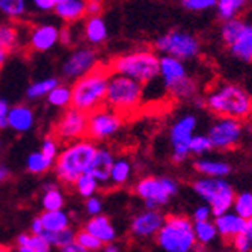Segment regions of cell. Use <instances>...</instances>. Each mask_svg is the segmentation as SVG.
Masks as SVG:
<instances>
[{"label": "cell", "instance_id": "cell-59", "mask_svg": "<svg viewBox=\"0 0 252 252\" xmlns=\"http://www.w3.org/2000/svg\"><path fill=\"white\" fill-rule=\"evenodd\" d=\"M0 252H8V249H6L5 246H2V245H0Z\"/></svg>", "mask_w": 252, "mask_h": 252}, {"label": "cell", "instance_id": "cell-5", "mask_svg": "<svg viewBox=\"0 0 252 252\" xmlns=\"http://www.w3.org/2000/svg\"><path fill=\"white\" fill-rule=\"evenodd\" d=\"M160 58L151 50H134L112 62V74L126 76L141 85H148L158 77Z\"/></svg>", "mask_w": 252, "mask_h": 252}, {"label": "cell", "instance_id": "cell-48", "mask_svg": "<svg viewBox=\"0 0 252 252\" xmlns=\"http://www.w3.org/2000/svg\"><path fill=\"white\" fill-rule=\"evenodd\" d=\"M61 2L63 0H32V5L39 11H50L55 9Z\"/></svg>", "mask_w": 252, "mask_h": 252}, {"label": "cell", "instance_id": "cell-10", "mask_svg": "<svg viewBox=\"0 0 252 252\" xmlns=\"http://www.w3.org/2000/svg\"><path fill=\"white\" fill-rule=\"evenodd\" d=\"M156 49L163 56H171L186 62L199 53V41L185 31H171L156 39Z\"/></svg>", "mask_w": 252, "mask_h": 252}, {"label": "cell", "instance_id": "cell-22", "mask_svg": "<svg viewBox=\"0 0 252 252\" xmlns=\"http://www.w3.org/2000/svg\"><path fill=\"white\" fill-rule=\"evenodd\" d=\"M231 55L243 62H252V25L245 23L237 38L228 45Z\"/></svg>", "mask_w": 252, "mask_h": 252}, {"label": "cell", "instance_id": "cell-29", "mask_svg": "<svg viewBox=\"0 0 252 252\" xmlns=\"http://www.w3.org/2000/svg\"><path fill=\"white\" fill-rule=\"evenodd\" d=\"M41 204H42V207H44V212L62 210L63 204H65L63 193L58 189L56 185H47V186L44 188Z\"/></svg>", "mask_w": 252, "mask_h": 252}, {"label": "cell", "instance_id": "cell-8", "mask_svg": "<svg viewBox=\"0 0 252 252\" xmlns=\"http://www.w3.org/2000/svg\"><path fill=\"white\" fill-rule=\"evenodd\" d=\"M193 192L207 204L213 212V216H219L233 209L236 192L225 178L201 177L193 181Z\"/></svg>", "mask_w": 252, "mask_h": 252}, {"label": "cell", "instance_id": "cell-15", "mask_svg": "<svg viewBox=\"0 0 252 252\" xmlns=\"http://www.w3.org/2000/svg\"><path fill=\"white\" fill-rule=\"evenodd\" d=\"M97 65V55L91 49H79L70 55L62 66V73L68 79H80Z\"/></svg>", "mask_w": 252, "mask_h": 252}, {"label": "cell", "instance_id": "cell-35", "mask_svg": "<svg viewBox=\"0 0 252 252\" xmlns=\"http://www.w3.org/2000/svg\"><path fill=\"white\" fill-rule=\"evenodd\" d=\"M47 100L55 107L71 106V88L65 85H56L47 95Z\"/></svg>", "mask_w": 252, "mask_h": 252}, {"label": "cell", "instance_id": "cell-45", "mask_svg": "<svg viewBox=\"0 0 252 252\" xmlns=\"http://www.w3.org/2000/svg\"><path fill=\"white\" fill-rule=\"evenodd\" d=\"M0 44L3 45L6 50L15 47L17 44V32L11 26H0Z\"/></svg>", "mask_w": 252, "mask_h": 252}, {"label": "cell", "instance_id": "cell-36", "mask_svg": "<svg viewBox=\"0 0 252 252\" xmlns=\"http://www.w3.org/2000/svg\"><path fill=\"white\" fill-rule=\"evenodd\" d=\"M41 236L45 237V240H47L52 248H63L66 245H71L76 242V233L71 230V228H66V230H62V231H56V233H47L44 231Z\"/></svg>", "mask_w": 252, "mask_h": 252}, {"label": "cell", "instance_id": "cell-6", "mask_svg": "<svg viewBox=\"0 0 252 252\" xmlns=\"http://www.w3.org/2000/svg\"><path fill=\"white\" fill-rule=\"evenodd\" d=\"M158 77L171 97L181 101L193 100L196 97L198 86L189 76L186 63L183 61L171 56H162L158 61Z\"/></svg>", "mask_w": 252, "mask_h": 252}, {"label": "cell", "instance_id": "cell-19", "mask_svg": "<svg viewBox=\"0 0 252 252\" xmlns=\"http://www.w3.org/2000/svg\"><path fill=\"white\" fill-rule=\"evenodd\" d=\"M59 41V31L52 25H42L31 32V47L36 52H49Z\"/></svg>", "mask_w": 252, "mask_h": 252}, {"label": "cell", "instance_id": "cell-41", "mask_svg": "<svg viewBox=\"0 0 252 252\" xmlns=\"http://www.w3.org/2000/svg\"><path fill=\"white\" fill-rule=\"evenodd\" d=\"M213 150L212 142L209 139L207 134H193L192 141L189 144V153L195 154V156H204Z\"/></svg>", "mask_w": 252, "mask_h": 252}, {"label": "cell", "instance_id": "cell-12", "mask_svg": "<svg viewBox=\"0 0 252 252\" xmlns=\"http://www.w3.org/2000/svg\"><path fill=\"white\" fill-rule=\"evenodd\" d=\"M123 120L124 118L115 110L109 109L107 106H101L97 110L88 113L86 137L93 142L109 139V137L115 136L120 131Z\"/></svg>", "mask_w": 252, "mask_h": 252}, {"label": "cell", "instance_id": "cell-9", "mask_svg": "<svg viewBox=\"0 0 252 252\" xmlns=\"http://www.w3.org/2000/svg\"><path fill=\"white\" fill-rule=\"evenodd\" d=\"M134 192L145 202V209L158 210L178 193V183L171 177H145L136 183Z\"/></svg>", "mask_w": 252, "mask_h": 252}, {"label": "cell", "instance_id": "cell-49", "mask_svg": "<svg viewBox=\"0 0 252 252\" xmlns=\"http://www.w3.org/2000/svg\"><path fill=\"white\" fill-rule=\"evenodd\" d=\"M100 0H86L85 2V14H88L89 17H97L100 14Z\"/></svg>", "mask_w": 252, "mask_h": 252}, {"label": "cell", "instance_id": "cell-54", "mask_svg": "<svg viewBox=\"0 0 252 252\" xmlns=\"http://www.w3.org/2000/svg\"><path fill=\"white\" fill-rule=\"evenodd\" d=\"M9 177V169L5 165H0V183H3Z\"/></svg>", "mask_w": 252, "mask_h": 252}, {"label": "cell", "instance_id": "cell-37", "mask_svg": "<svg viewBox=\"0 0 252 252\" xmlns=\"http://www.w3.org/2000/svg\"><path fill=\"white\" fill-rule=\"evenodd\" d=\"M74 186H76V190L77 193L82 196V198H91V196H95L97 190H98V183L94 177H91L89 174H83L80 175L76 183H74Z\"/></svg>", "mask_w": 252, "mask_h": 252}, {"label": "cell", "instance_id": "cell-24", "mask_svg": "<svg viewBox=\"0 0 252 252\" xmlns=\"http://www.w3.org/2000/svg\"><path fill=\"white\" fill-rule=\"evenodd\" d=\"M39 220L44 226V231L47 233H56L70 228V216L66 212L62 210H53V212H44L39 216Z\"/></svg>", "mask_w": 252, "mask_h": 252}, {"label": "cell", "instance_id": "cell-28", "mask_svg": "<svg viewBox=\"0 0 252 252\" xmlns=\"http://www.w3.org/2000/svg\"><path fill=\"white\" fill-rule=\"evenodd\" d=\"M193 234H195L196 245L209 246L216 240L218 230H216L215 222L212 219L204 220V222H193Z\"/></svg>", "mask_w": 252, "mask_h": 252}, {"label": "cell", "instance_id": "cell-32", "mask_svg": "<svg viewBox=\"0 0 252 252\" xmlns=\"http://www.w3.org/2000/svg\"><path fill=\"white\" fill-rule=\"evenodd\" d=\"M53 165H55V160L49 158L47 156H44L41 151L31 153L26 160V168L32 174H44L50 168H53Z\"/></svg>", "mask_w": 252, "mask_h": 252}, {"label": "cell", "instance_id": "cell-34", "mask_svg": "<svg viewBox=\"0 0 252 252\" xmlns=\"http://www.w3.org/2000/svg\"><path fill=\"white\" fill-rule=\"evenodd\" d=\"M231 210L245 220L251 219L252 218V192L236 193Z\"/></svg>", "mask_w": 252, "mask_h": 252}, {"label": "cell", "instance_id": "cell-60", "mask_svg": "<svg viewBox=\"0 0 252 252\" xmlns=\"http://www.w3.org/2000/svg\"><path fill=\"white\" fill-rule=\"evenodd\" d=\"M8 252H20L18 249H8Z\"/></svg>", "mask_w": 252, "mask_h": 252}, {"label": "cell", "instance_id": "cell-16", "mask_svg": "<svg viewBox=\"0 0 252 252\" xmlns=\"http://www.w3.org/2000/svg\"><path fill=\"white\" fill-rule=\"evenodd\" d=\"M165 222L163 215L158 210L145 209L144 212L137 213L130 223V231L137 239H151L156 237Z\"/></svg>", "mask_w": 252, "mask_h": 252}, {"label": "cell", "instance_id": "cell-52", "mask_svg": "<svg viewBox=\"0 0 252 252\" xmlns=\"http://www.w3.org/2000/svg\"><path fill=\"white\" fill-rule=\"evenodd\" d=\"M59 252H88V251H85L80 245H77V243L74 242V243H71V245H66V246H63V248H61Z\"/></svg>", "mask_w": 252, "mask_h": 252}, {"label": "cell", "instance_id": "cell-7", "mask_svg": "<svg viewBox=\"0 0 252 252\" xmlns=\"http://www.w3.org/2000/svg\"><path fill=\"white\" fill-rule=\"evenodd\" d=\"M157 245L165 252H192L196 246L193 222L181 215H171L156 236Z\"/></svg>", "mask_w": 252, "mask_h": 252}, {"label": "cell", "instance_id": "cell-56", "mask_svg": "<svg viewBox=\"0 0 252 252\" xmlns=\"http://www.w3.org/2000/svg\"><path fill=\"white\" fill-rule=\"evenodd\" d=\"M103 252H121V249L117 248V246H113V245L110 243V245H106V248L103 249Z\"/></svg>", "mask_w": 252, "mask_h": 252}, {"label": "cell", "instance_id": "cell-50", "mask_svg": "<svg viewBox=\"0 0 252 252\" xmlns=\"http://www.w3.org/2000/svg\"><path fill=\"white\" fill-rule=\"evenodd\" d=\"M59 41H61L62 44H65V45H70V44L73 42V35H71V32L68 31V29L61 31V32H59Z\"/></svg>", "mask_w": 252, "mask_h": 252}, {"label": "cell", "instance_id": "cell-27", "mask_svg": "<svg viewBox=\"0 0 252 252\" xmlns=\"http://www.w3.org/2000/svg\"><path fill=\"white\" fill-rule=\"evenodd\" d=\"M85 36L91 44H101L107 38V28L103 18L89 17L85 26Z\"/></svg>", "mask_w": 252, "mask_h": 252}, {"label": "cell", "instance_id": "cell-53", "mask_svg": "<svg viewBox=\"0 0 252 252\" xmlns=\"http://www.w3.org/2000/svg\"><path fill=\"white\" fill-rule=\"evenodd\" d=\"M11 110V106L9 103L5 100V98H0V118H6L8 113Z\"/></svg>", "mask_w": 252, "mask_h": 252}, {"label": "cell", "instance_id": "cell-21", "mask_svg": "<svg viewBox=\"0 0 252 252\" xmlns=\"http://www.w3.org/2000/svg\"><path fill=\"white\" fill-rule=\"evenodd\" d=\"M195 171L201 177L209 178H226L231 174V165L220 158H205L199 157L195 162Z\"/></svg>", "mask_w": 252, "mask_h": 252}, {"label": "cell", "instance_id": "cell-46", "mask_svg": "<svg viewBox=\"0 0 252 252\" xmlns=\"http://www.w3.org/2000/svg\"><path fill=\"white\" fill-rule=\"evenodd\" d=\"M213 216V212L212 209L209 207L207 204H199L193 209V213H192V222H204V220H210Z\"/></svg>", "mask_w": 252, "mask_h": 252}, {"label": "cell", "instance_id": "cell-3", "mask_svg": "<svg viewBox=\"0 0 252 252\" xmlns=\"http://www.w3.org/2000/svg\"><path fill=\"white\" fill-rule=\"evenodd\" d=\"M110 73L107 68L95 66L83 77L77 79L71 88V106L85 113H91L104 106Z\"/></svg>", "mask_w": 252, "mask_h": 252}, {"label": "cell", "instance_id": "cell-20", "mask_svg": "<svg viewBox=\"0 0 252 252\" xmlns=\"http://www.w3.org/2000/svg\"><path fill=\"white\" fill-rule=\"evenodd\" d=\"M89 234H93L94 237H97L103 245H110L113 240L117 239V230L113 223L110 222V219L107 216L98 215L91 218L86 223L85 228Z\"/></svg>", "mask_w": 252, "mask_h": 252}, {"label": "cell", "instance_id": "cell-18", "mask_svg": "<svg viewBox=\"0 0 252 252\" xmlns=\"http://www.w3.org/2000/svg\"><path fill=\"white\" fill-rule=\"evenodd\" d=\"M213 222L218 230V236L228 239V240H233L236 236H239L243 231L245 223H246V220L242 219L239 215H236L233 210L222 213L219 216H215Z\"/></svg>", "mask_w": 252, "mask_h": 252}, {"label": "cell", "instance_id": "cell-13", "mask_svg": "<svg viewBox=\"0 0 252 252\" xmlns=\"http://www.w3.org/2000/svg\"><path fill=\"white\" fill-rule=\"evenodd\" d=\"M243 124L234 118L218 117V120L209 128V139L212 142L213 150L228 151L239 145L243 137Z\"/></svg>", "mask_w": 252, "mask_h": 252}, {"label": "cell", "instance_id": "cell-38", "mask_svg": "<svg viewBox=\"0 0 252 252\" xmlns=\"http://www.w3.org/2000/svg\"><path fill=\"white\" fill-rule=\"evenodd\" d=\"M243 26H245V21L240 20L239 17L233 18V20H228V21H223V25L220 26V38H222V41L226 45H230L237 38V35L243 29Z\"/></svg>", "mask_w": 252, "mask_h": 252}, {"label": "cell", "instance_id": "cell-23", "mask_svg": "<svg viewBox=\"0 0 252 252\" xmlns=\"http://www.w3.org/2000/svg\"><path fill=\"white\" fill-rule=\"evenodd\" d=\"M33 121H35V117H33L32 109L23 104L11 107L6 117L8 127H11L14 131H18V133L29 131L33 126Z\"/></svg>", "mask_w": 252, "mask_h": 252}, {"label": "cell", "instance_id": "cell-31", "mask_svg": "<svg viewBox=\"0 0 252 252\" xmlns=\"http://www.w3.org/2000/svg\"><path fill=\"white\" fill-rule=\"evenodd\" d=\"M246 0H218L216 3V12L218 17L222 21H228L237 18V15L240 14V11L243 9Z\"/></svg>", "mask_w": 252, "mask_h": 252}, {"label": "cell", "instance_id": "cell-33", "mask_svg": "<svg viewBox=\"0 0 252 252\" xmlns=\"http://www.w3.org/2000/svg\"><path fill=\"white\" fill-rule=\"evenodd\" d=\"M59 85L58 79L55 77H47V79H41V80H36L33 82L28 91H26V95L29 100H36V98H41V97H45V95H49L50 91Z\"/></svg>", "mask_w": 252, "mask_h": 252}, {"label": "cell", "instance_id": "cell-4", "mask_svg": "<svg viewBox=\"0 0 252 252\" xmlns=\"http://www.w3.org/2000/svg\"><path fill=\"white\" fill-rule=\"evenodd\" d=\"M144 100V88L126 76L110 74L104 104L124 117H131L141 107Z\"/></svg>", "mask_w": 252, "mask_h": 252}, {"label": "cell", "instance_id": "cell-51", "mask_svg": "<svg viewBox=\"0 0 252 252\" xmlns=\"http://www.w3.org/2000/svg\"><path fill=\"white\" fill-rule=\"evenodd\" d=\"M31 233H32V234H38V236H41V234L44 233V226H42V223H41L39 218H36V219H33V220H32V225H31Z\"/></svg>", "mask_w": 252, "mask_h": 252}, {"label": "cell", "instance_id": "cell-47", "mask_svg": "<svg viewBox=\"0 0 252 252\" xmlns=\"http://www.w3.org/2000/svg\"><path fill=\"white\" fill-rule=\"evenodd\" d=\"M86 213L91 216V218H94V216H98L101 215V210H103V202L98 196H91L86 199Z\"/></svg>", "mask_w": 252, "mask_h": 252}, {"label": "cell", "instance_id": "cell-26", "mask_svg": "<svg viewBox=\"0 0 252 252\" xmlns=\"http://www.w3.org/2000/svg\"><path fill=\"white\" fill-rule=\"evenodd\" d=\"M55 11L65 21H76L85 15V2L82 0H63L55 8Z\"/></svg>", "mask_w": 252, "mask_h": 252}, {"label": "cell", "instance_id": "cell-42", "mask_svg": "<svg viewBox=\"0 0 252 252\" xmlns=\"http://www.w3.org/2000/svg\"><path fill=\"white\" fill-rule=\"evenodd\" d=\"M76 243L80 245L88 252H97V251H101L103 248V243L93 234H89L86 230H82L76 234Z\"/></svg>", "mask_w": 252, "mask_h": 252}, {"label": "cell", "instance_id": "cell-1", "mask_svg": "<svg viewBox=\"0 0 252 252\" xmlns=\"http://www.w3.org/2000/svg\"><path fill=\"white\" fill-rule=\"evenodd\" d=\"M207 107L216 117L248 120L252 115V97L246 89L236 83H220L204 98Z\"/></svg>", "mask_w": 252, "mask_h": 252}, {"label": "cell", "instance_id": "cell-2", "mask_svg": "<svg viewBox=\"0 0 252 252\" xmlns=\"http://www.w3.org/2000/svg\"><path fill=\"white\" fill-rule=\"evenodd\" d=\"M97 151L95 144L83 137L76 142L66 144L63 150L58 154L55 160V172L56 177L63 183V185L71 186L76 183V180L88 172L89 163L93 160L94 154Z\"/></svg>", "mask_w": 252, "mask_h": 252}, {"label": "cell", "instance_id": "cell-58", "mask_svg": "<svg viewBox=\"0 0 252 252\" xmlns=\"http://www.w3.org/2000/svg\"><path fill=\"white\" fill-rule=\"evenodd\" d=\"M18 251H20V252H32V251H29V249H25V248H18Z\"/></svg>", "mask_w": 252, "mask_h": 252}, {"label": "cell", "instance_id": "cell-30", "mask_svg": "<svg viewBox=\"0 0 252 252\" xmlns=\"http://www.w3.org/2000/svg\"><path fill=\"white\" fill-rule=\"evenodd\" d=\"M17 245L18 248H25L32 252H50L52 251V245L45 240L44 236H38L32 233L20 234L17 239Z\"/></svg>", "mask_w": 252, "mask_h": 252}, {"label": "cell", "instance_id": "cell-43", "mask_svg": "<svg viewBox=\"0 0 252 252\" xmlns=\"http://www.w3.org/2000/svg\"><path fill=\"white\" fill-rule=\"evenodd\" d=\"M181 3L188 11L201 12V11H207V9L215 8L218 0H181Z\"/></svg>", "mask_w": 252, "mask_h": 252}, {"label": "cell", "instance_id": "cell-11", "mask_svg": "<svg viewBox=\"0 0 252 252\" xmlns=\"http://www.w3.org/2000/svg\"><path fill=\"white\" fill-rule=\"evenodd\" d=\"M198 118L192 113L178 117L169 130V141L172 148V162L183 163L189 157V144L195 134Z\"/></svg>", "mask_w": 252, "mask_h": 252}, {"label": "cell", "instance_id": "cell-55", "mask_svg": "<svg viewBox=\"0 0 252 252\" xmlns=\"http://www.w3.org/2000/svg\"><path fill=\"white\" fill-rule=\"evenodd\" d=\"M6 56H8V50L3 47L2 44H0V68L3 66V63H5V61H6Z\"/></svg>", "mask_w": 252, "mask_h": 252}, {"label": "cell", "instance_id": "cell-57", "mask_svg": "<svg viewBox=\"0 0 252 252\" xmlns=\"http://www.w3.org/2000/svg\"><path fill=\"white\" fill-rule=\"evenodd\" d=\"M8 124H6V118H0V128H3V127H6Z\"/></svg>", "mask_w": 252, "mask_h": 252}, {"label": "cell", "instance_id": "cell-25", "mask_svg": "<svg viewBox=\"0 0 252 252\" xmlns=\"http://www.w3.org/2000/svg\"><path fill=\"white\" fill-rule=\"evenodd\" d=\"M131 174H133V165L130 163V160L124 157L115 158V162L112 165L109 183L113 186H124L130 181Z\"/></svg>", "mask_w": 252, "mask_h": 252}, {"label": "cell", "instance_id": "cell-17", "mask_svg": "<svg viewBox=\"0 0 252 252\" xmlns=\"http://www.w3.org/2000/svg\"><path fill=\"white\" fill-rule=\"evenodd\" d=\"M113 162H115V157H113V153L110 150L97 148L93 160H91V163H89L86 174L94 177L98 185H109Z\"/></svg>", "mask_w": 252, "mask_h": 252}, {"label": "cell", "instance_id": "cell-14", "mask_svg": "<svg viewBox=\"0 0 252 252\" xmlns=\"http://www.w3.org/2000/svg\"><path fill=\"white\" fill-rule=\"evenodd\" d=\"M88 131V113L74 107L68 109L55 127V137L59 142L71 144L86 137Z\"/></svg>", "mask_w": 252, "mask_h": 252}, {"label": "cell", "instance_id": "cell-39", "mask_svg": "<svg viewBox=\"0 0 252 252\" xmlns=\"http://www.w3.org/2000/svg\"><path fill=\"white\" fill-rule=\"evenodd\" d=\"M231 242L236 252H252V218L246 220L243 231Z\"/></svg>", "mask_w": 252, "mask_h": 252}, {"label": "cell", "instance_id": "cell-44", "mask_svg": "<svg viewBox=\"0 0 252 252\" xmlns=\"http://www.w3.org/2000/svg\"><path fill=\"white\" fill-rule=\"evenodd\" d=\"M59 141L56 139V137H53V136H47L45 139L42 141V144H41V153L44 154V156H47L49 158H52V160H56V157H58V154H59Z\"/></svg>", "mask_w": 252, "mask_h": 252}, {"label": "cell", "instance_id": "cell-40", "mask_svg": "<svg viewBox=\"0 0 252 252\" xmlns=\"http://www.w3.org/2000/svg\"><path fill=\"white\" fill-rule=\"evenodd\" d=\"M26 0H0V11L11 18H20L26 14Z\"/></svg>", "mask_w": 252, "mask_h": 252}]
</instances>
